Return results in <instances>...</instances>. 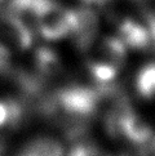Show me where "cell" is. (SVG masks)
<instances>
[{"instance_id":"obj_1","label":"cell","mask_w":155,"mask_h":156,"mask_svg":"<svg viewBox=\"0 0 155 156\" xmlns=\"http://www.w3.org/2000/svg\"><path fill=\"white\" fill-rule=\"evenodd\" d=\"M34 25L47 40H58L70 34L73 9L63 8L54 0H43L35 14Z\"/></svg>"},{"instance_id":"obj_2","label":"cell","mask_w":155,"mask_h":156,"mask_svg":"<svg viewBox=\"0 0 155 156\" xmlns=\"http://www.w3.org/2000/svg\"><path fill=\"white\" fill-rule=\"evenodd\" d=\"M32 44L31 27L9 12L0 14V49L9 55L14 51H25Z\"/></svg>"},{"instance_id":"obj_3","label":"cell","mask_w":155,"mask_h":156,"mask_svg":"<svg viewBox=\"0 0 155 156\" xmlns=\"http://www.w3.org/2000/svg\"><path fill=\"white\" fill-rule=\"evenodd\" d=\"M98 16L89 7L73 9V26L70 34L73 35L78 48L87 52L96 41L98 34Z\"/></svg>"},{"instance_id":"obj_4","label":"cell","mask_w":155,"mask_h":156,"mask_svg":"<svg viewBox=\"0 0 155 156\" xmlns=\"http://www.w3.org/2000/svg\"><path fill=\"white\" fill-rule=\"evenodd\" d=\"M127 47L119 37L107 36L103 37L93 49L89 55L88 63H101L107 65L120 70L125 61Z\"/></svg>"},{"instance_id":"obj_5","label":"cell","mask_w":155,"mask_h":156,"mask_svg":"<svg viewBox=\"0 0 155 156\" xmlns=\"http://www.w3.org/2000/svg\"><path fill=\"white\" fill-rule=\"evenodd\" d=\"M119 39L125 47L135 49H145L151 44L150 32L147 26L135 20L125 18L119 23Z\"/></svg>"},{"instance_id":"obj_6","label":"cell","mask_w":155,"mask_h":156,"mask_svg":"<svg viewBox=\"0 0 155 156\" xmlns=\"http://www.w3.org/2000/svg\"><path fill=\"white\" fill-rule=\"evenodd\" d=\"M34 66L40 79L57 76L62 71V65L56 52L49 48H40L34 54Z\"/></svg>"},{"instance_id":"obj_7","label":"cell","mask_w":155,"mask_h":156,"mask_svg":"<svg viewBox=\"0 0 155 156\" xmlns=\"http://www.w3.org/2000/svg\"><path fill=\"white\" fill-rule=\"evenodd\" d=\"M17 156H63V148L56 139L40 137L25 144Z\"/></svg>"},{"instance_id":"obj_8","label":"cell","mask_w":155,"mask_h":156,"mask_svg":"<svg viewBox=\"0 0 155 156\" xmlns=\"http://www.w3.org/2000/svg\"><path fill=\"white\" fill-rule=\"evenodd\" d=\"M136 88L143 98H155V63H149L141 69L136 79Z\"/></svg>"},{"instance_id":"obj_9","label":"cell","mask_w":155,"mask_h":156,"mask_svg":"<svg viewBox=\"0 0 155 156\" xmlns=\"http://www.w3.org/2000/svg\"><path fill=\"white\" fill-rule=\"evenodd\" d=\"M69 156H110L107 152H105L103 150L98 148L97 146L93 144H79L75 146Z\"/></svg>"},{"instance_id":"obj_10","label":"cell","mask_w":155,"mask_h":156,"mask_svg":"<svg viewBox=\"0 0 155 156\" xmlns=\"http://www.w3.org/2000/svg\"><path fill=\"white\" fill-rule=\"evenodd\" d=\"M146 143H147L146 148L142 150L145 156H155V137H151Z\"/></svg>"},{"instance_id":"obj_11","label":"cell","mask_w":155,"mask_h":156,"mask_svg":"<svg viewBox=\"0 0 155 156\" xmlns=\"http://www.w3.org/2000/svg\"><path fill=\"white\" fill-rule=\"evenodd\" d=\"M8 62H9V57L7 54H4L0 52V70H5L8 67Z\"/></svg>"},{"instance_id":"obj_12","label":"cell","mask_w":155,"mask_h":156,"mask_svg":"<svg viewBox=\"0 0 155 156\" xmlns=\"http://www.w3.org/2000/svg\"><path fill=\"white\" fill-rule=\"evenodd\" d=\"M121 156H145V154H143V151L141 150V151H138V152H131V154H124V155H121Z\"/></svg>"},{"instance_id":"obj_13","label":"cell","mask_w":155,"mask_h":156,"mask_svg":"<svg viewBox=\"0 0 155 156\" xmlns=\"http://www.w3.org/2000/svg\"><path fill=\"white\" fill-rule=\"evenodd\" d=\"M0 2H2V0H0Z\"/></svg>"}]
</instances>
